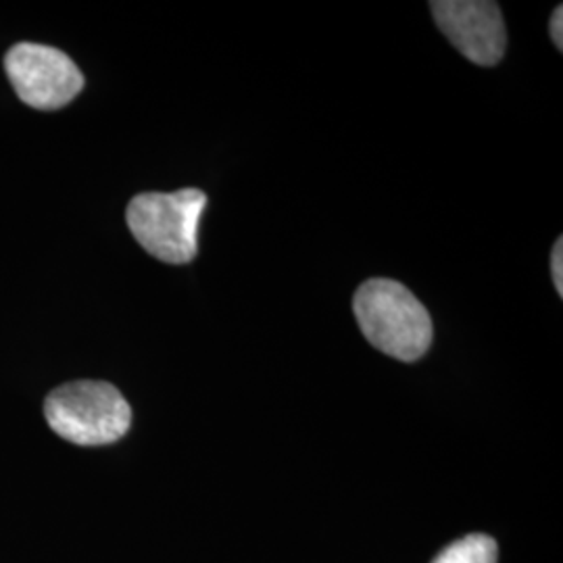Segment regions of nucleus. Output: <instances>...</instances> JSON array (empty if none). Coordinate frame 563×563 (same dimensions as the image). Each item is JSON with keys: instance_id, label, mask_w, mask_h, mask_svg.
<instances>
[{"instance_id": "obj_7", "label": "nucleus", "mask_w": 563, "mask_h": 563, "mask_svg": "<svg viewBox=\"0 0 563 563\" xmlns=\"http://www.w3.org/2000/svg\"><path fill=\"white\" fill-rule=\"evenodd\" d=\"M551 274H553V284L560 292V297H563V241L558 239L555 246H553V253H551Z\"/></svg>"}, {"instance_id": "obj_1", "label": "nucleus", "mask_w": 563, "mask_h": 563, "mask_svg": "<svg viewBox=\"0 0 563 563\" xmlns=\"http://www.w3.org/2000/svg\"><path fill=\"white\" fill-rule=\"evenodd\" d=\"M353 313L367 342L393 360L418 362L432 344V318L401 282H363L353 299Z\"/></svg>"}, {"instance_id": "obj_2", "label": "nucleus", "mask_w": 563, "mask_h": 563, "mask_svg": "<svg viewBox=\"0 0 563 563\" xmlns=\"http://www.w3.org/2000/svg\"><path fill=\"white\" fill-rule=\"evenodd\" d=\"M205 207L207 195L199 188L142 192L128 205L125 222L148 255L169 265H184L199 253V223Z\"/></svg>"}, {"instance_id": "obj_5", "label": "nucleus", "mask_w": 563, "mask_h": 563, "mask_svg": "<svg viewBox=\"0 0 563 563\" xmlns=\"http://www.w3.org/2000/svg\"><path fill=\"white\" fill-rule=\"evenodd\" d=\"M439 30L465 59L493 67L504 59L507 46L504 15L488 0H439L430 2Z\"/></svg>"}, {"instance_id": "obj_6", "label": "nucleus", "mask_w": 563, "mask_h": 563, "mask_svg": "<svg viewBox=\"0 0 563 563\" xmlns=\"http://www.w3.org/2000/svg\"><path fill=\"white\" fill-rule=\"evenodd\" d=\"M499 547L488 534H467L443 549L432 563H497Z\"/></svg>"}, {"instance_id": "obj_8", "label": "nucleus", "mask_w": 563, "mask_h": 563, "mask_svg": "<svg viewBox=\"0 0 563 563\" xmlns=\"http://www.w3.org/2000/svg\"><path fill=\"white\" fill-rule=\"evenodd\" d=\"M563 7L560 4L555 11H553V18H551V38L553 44L558 46V51H563Z\"/></svg>"}, {"instance_id": "obj_4", "label": "nucleus", "mask_w": 563, "mask_h": 563, "mask_svg": "<svg viewBox=\"0 0 563 563\" xmlns=\"http://www.w3.org/2000/svg\"><path fill=\"white\" fill-rule=\"evenodd\" d=\"M4 71L25 104L55 111L74 101L84 88L80 67L55 46L20 42L4 55Z\"/></svg>"}, {"instance_id": "obj_3", "label": "nucleus", "mask_w": 563, "mask_h": 563, "mask_svg": "<svg viewBox=\"0 0 563 563\" xmlns=\"http://www.w3.org/2000/svg\"><path fill=\"white\" fill-rule=\"evenodd\" d=\"M44 418L67 443L102 446L118 443L128 434L132 409L113 384L76 380L48 393Z\"/></svg>"}]
</instances>
